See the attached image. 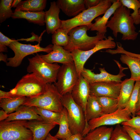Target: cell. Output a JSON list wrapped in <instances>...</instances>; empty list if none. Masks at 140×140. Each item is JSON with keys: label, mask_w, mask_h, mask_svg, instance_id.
I'll return each instance as SVG.
<instances>
[{"label": "cell", "mask_w": 140, "mask_h": 140, "mask_svg": "<svg viewBox=\"0 0 140 140\" xmlns=\"http://www.w3.org/2000/svg\"><path fill=\"white\" fill-rule=\"evenodd\" d=\"M130 10L122 5L118 8L108 21L107 26L113 31L114 36L117 38L118 33L122 34L123 40H134L138 33L136 32L133 19L130 15Z\"/></svg>", "instance_id": "cell-1"}, {"label": "cell", "mask_w": 140, "mask_h": 140, "mask_svg": "<svg viewBox=\"0 0 140 140\" xmlns=\"http://www.w3.org/2000/svg\"><path fill=\"white\" fill-rule=\"evenodd\" d=\"M47 87V83L37 75L27 74L22 77L15 88L8 92L9 96L35 97L44 93Z\"/></svg>", "instance_id": "cell-2"}, {"label": "cell", "mask_w": 140, "mask_h": 140, "mask_svg": "<svg viewBox=\"0 0 140 140\" xmlns=\"http://www.w3.org/2000/svg\"><path fill=\"white\" fill-rule=\"evenodd\" d=\"M89 30V27L86 25L76 27L70 29L68 33L69 38L68 43L67 46L63 47L64 48L71 52L76 49L87 51L94 48L99 41L106 38L105 34L97 32L95 36H88L87 31Z\"/></svg>", "instance_id": "cell-3"}, {"label": "cell", "mask_w": 140, "mask_h": 140, "mask_svg": "<svg viewBox=\"0 0 140 140\" xmlns=\"http://www.w3.org/2000/svg\"><path fill=\"white\" fill-rule=\"evenodd\" d=\"M115 1L101 0L96 6L86 9L71 19L62 20L60 28L69 31L72 28L81 25H86L89 27L92 23V21L99 16L104 14Z\"/></svg>", "instance_id": "cell-4"}, {"label": "cell", "mask_w": 140, "mask_h": 140, "mask_svg": "<svg viewBox=\"0 0 140 140\" xmlns=\"http://www.w3.org/2000/svg\"><path fill=\"white\" fill-rule=\"evenodd\" d=\"M62 96L54 84L47 83L44 93L36 97H27L26 101L22 105L37 107L61 113L64 108L61 101Z\"/></svg>", "instance_id": "cell-5"}, {"label": "cell", "mask_w": 140, "mask_h": 140, "mask_svg": "<svg viewBox=\"0 0 140 140\" xmlns=\"http://www.w3.org/2000/svg\"><path fill=\"white\" fill-rule=\"evenodd\" d=\"M62 105L67 109L69 128L72 135L82 134L86 125L84 112L82 108L73 99L71 93L62 96Z\"/></svg>", "instance_id": "cell-6"}, {"label": "cell", "mask_w": 140, "mask_h": 140, "mask_svg": "<svg viewBox=\"0 0 140 140\" xmlns=\"http://www.w3.org/2000/svg\"><path fill=\"white\" fill-rule=\"evenodd\" d=\"M28 72L35 74L47 83L56 82L57 74L61 67L59 65L56 63H47L38 53L31 58H28Z\"/></svg>", "instance_id": "cell-7"}, {"label": "cell", "mask_w": 140, "mask_h": 140, "mask_svg": "<svg viewBox=\"0 0 140 140\" xmlns=\"http://www.w3.org/2000/svg\"><path fill=\"white\" fill-rule=\"evenodd\" d=\"M27 121H0V140H32V132L25 126Z\"/></svg>", "instance_id": "cell-8"}, {"label": "cell", "mask_w": 140, "mask_h": 140, "mask_svg": "<svg viewBox=\"0 0 140 140\" xmlns=\"http://www.w3.org/2000/svg\"><path fill=\"white\" fill-rule=\"evenodd\" d=\"M40 42H39L37 45H32L21 44L17 40L14 39L9 47L13 51L15 55L12 57L8 58V61L6 63V65L16 67L21 64L24 58L28 55L40 52L48 54L52 51L53 45L50 44L45 47H43L40 46Z\"/></svg>", "instance_id": "cell-9"}, {"label": "cell", "mask_w": 140, "mask_h": 140, "mask_svg": "<svg viewBox=\"0 0 140 140\" xmlns=\"http://www.w3.org/2000/svg\"><path fill=\"white\" fill-rule=\"evenodd\" d=\"M74 62L62 64L58 72L54 85L62 95L71 93L79 78Z\"/></svg>", "instance_id": "cell-10"}, {"label": "cell", "mask_w": 140, "mask_h": 140, "mask_svg": "<svg viewBox=\"0 0 140 140\" xmlns=\"http://www.w3.org/2000/svg\"><path fill=\"white\" fill-rule=\"evenodd\" d=\"M131 115L125 108H119L114 112L103 114L88 122L82 134V136L84 137L90 131L100 127L121 124L131 118Z\"/></svg>", "instance_id": "cell-11"}, {"label": "cell", "mask_w": 140, "mask_h": 140, "mask_svg": "<svg viewBox=\"0 0 140 140\" xmlns=\"http://www.w3.org/2000/svg\"><path fill=\"white\" fill-rule=\"evenodd\" d=\"M114 40L112 37L109 36L105 40L102 39L98 41L95 47L90 50L83 51L76 49L71 51V52L79 77L81 75L86 62L93 54L101 50L111 49L116 47V44Z\"/></svg>", "instance_id": "cell-12"}, {"label": "cell", "mask_w": 140, "mask_h": 140, "mask_svg": "<svg viewBox=\"0 0 140 140\" xmlns=\"http://www.w3.org/2000/svg\"><path fill=\"white\" fill-rule=\"evenodd\" d=\"M118 66L119 69V73L117 75H114L109 73L104 68H99L100 71L99 74H95L89 69L84 68L81 75L90 84L97 82L107 81H116L122 83V78L126 75L123 73L124 70L128 69L123 67L119 62L114 60Z\"/></svg>", "instance_id": "cell-13"}, {"label": "cell", "mask_w": 140, "mask_h": 140, "mask_svg": "<svg viewBox=\"0 0 140 140\" xmlns=\"http://www.w3.org/2000/svg\"><path fill=\"white\" fill-rule=\"evenodd\" d=\"M122 83L107 81L90 84V94L96 97L106 96L117 99Z\"/></svg>", "instance_id": "cell-14"}, {"label": "cell", "mask_w": 140, "mask_h": 140, "mask_svg": "<svg viewBox=\"0 0 140 140\" xmlns=\"http://www.w3.org/2000/svg\"><path fill=\"white\" fill-rule=\"evenodd\" d=\"M90 93V83L81 75L71 94L75 102L82 108L85 115Z\"/></svg>", "instance_id": "cell-15"}, {"label": "cell", "mask_w": 140, "mask_h": 140, "mask_svg": "<svg viewBox=\"0 0 140 140\" xmlns=\"http://www.w3.org/2000/svg\"><path fill=\"white\" fill-rule=\"evenodd\" d=\"M45 62L50 64L59 63L67 64L74 62L71 52L65 50L63 47L53 45V50L50 53L46 55H40Z\"/></svg>", "instance_id": "cell-16"}, {"label": "cell", "mask_w": 140, "mask_h": 140, "mask_svg": "<svg viewBox=\"0 0 140 140\" xmlns=\"http://www.w3.org/2000/svg\"><path fill=\"white\" fill-rule=\"evenodd\" d=\"M56 125L55 124L47 123L43 121L37 120L27 121L25 127L32 132V140H44L49 132Z\"/></svg>", "instance_id": "cell-17"}, {"label": "cell", "mask_w": 140, "mask_h": 140, "mask_svg": "<svg viewBox=\"0 0 140 140\" xmlns=\"http://www.w3.org/2000/svg\"><path fill=\"white\" fill-rule=\"evenodd\" d=\"M60 9L56 2L53 1L51 2L49 9L45 12L44 19L46 31L48 34H53L61 26L62 20L59 17Z\"/></svg>", "instance_id": "cell-18"}, {"label": "cell", "mask_w": 140, "mask_h": 140, "mask_svg": "<svg viewBox=\"0 0 140 140\" xmlns=\"http://www.w3.org/2000/svg\"><path fill=\"white\" fill-rule=\"evenodd\" d=\"M122 5L120 0H115L102 17H97L94 19L95 22L89 27V30L96 31L100 34H105L107 32V24L109 19L116 10Z\"/></svg>", "instance_id": "cell-19"}, {"label": "cell", "mask_w": 140, "mask_h": 140, "mask_svg": "<svg viewBox=\"0 0 140 140\" xmlns=\"http://www.w3.org/2000/svg\"><path fill=\"white\" fill-rule=\"evenodd\" d=\"M57 6L67 16L75 17L86 9L84 0H58Z\"/></svg>", "instance_id": "cell-20"}, {"label": "cell", "mask_w": 140, "mask_h": 140, "mask_svg": "<svg viewBox=\"0 0 140 140\" xmlns=\"http://www.w3.org/2000/svg\"><path fill=\"white\" fill-rule=\"evenodd\" d=\"M43 121L41 117L34 111L33 107L20 106L15 112L9 114L5 121L16 120Z\"/></svg>", "instance_id": "cell-21"}, {"label": "cell", "mask_w": 140, "mask_h": 140, "mask_svg": "<svg viewBox=\"0 0 140 140\" xmlns=\"http://www.w3.org/2000/svg\"><path fill=\"white\" fill-rule=\"evenodd\" d=\"M103 114L101 107L97 100L96 97L90 94L88 99L85 114L86 127L89 121Z\"/></svg>", "instance_id": "cell-22"}, {"label": "cell", "mask_w": 140, "mask_h": 140, "mask_svg": "<svg viewBox=\"0 0 140 140\" xmlns=\"http://www.w3.org/2000/svg\"><path fill=\"white\" fill-rule=\"evenodd\" d=\"M135 81L130 78L122 81L120 94L117 98L118 108H123L126 107L133 92Z\"/></svg>", "instance_id": "cell-23"}, {"label": "cell", "mask_w": 140, "mask_h": 140, "mask_svg": "<svg viewBox=\"0 0 140 140\" xmlns=\"http://www.w3.org/2000/svg\"><path fill=\"white\" fill-rule=\"evenodd\" d=\"M45 13L44 11L38 12L16 11L13 12L11 17L14 19H25L30 23L41 26L45 24Z\"/></svg>", "instance_id": "cell-24"}, {"label": "cell", "mask_w": 140, "mask_h": 140, "mask_svg": "<svg viewBox=\"0 0 140 140\" xmlns=\"http://www.w3.org/2000/svg\"><path fill=\"white\" fill-rule=\"evenodd\" d=\"M46 3V0H27L22 1L14 11L41 12L45 9Z\"/></svg>", "instance_id": "cell-25"}, {"label": "cell", "mask_w": 140, "mask_h": 140, "mask_svg": "<svg viewBox=\"0 0 140 140\" xmlns=\"http://www.w3.org/2000/svg\"><path fill=\"white\" fill-rule=\"evenodd\" d=\"M27 97H9L0 99V107L8 114L16 111L25 102Z\"/></svg>", "instance_id": "cell-26"}, {"label": "cell", "mask_w": 140, "mask_h": 140, "mask_svg": "<svg viewBox=\"0 0 140 140\" xmlns=\"http://www.w3.org/2000/svg\"><path fill=\"white\" fill-rule=\"evenodd\" d=\"M120 60L123 63L127 65L131 73L130 78L135 81H140V61L139 59L128 55L122 54Z\"/></svg>", "instance_id": "cell-27"}, {"label": "cell", "mask_w": 140, "mask_h": 140, "mask_svg": "<svg viewBox=\"0 0 140 140\" xmlns=\"http://www.w3.org/2000/svg\"><path fill=\"white\" fill-rule=\"evenodd\" d=\"M113 129L106 126L100 127L90 131L82 140H109Z\"/></svg>", "instance_id": "cell-28"}, {"label": "cell", "mask_w": 140, "mask_h": 140, "mask_svg": "<svg viewBox=\"0 0 140 140\" xmlns=\"http://www.w3.org/2000/svg\"><path fill=\"white\" fill-rule=\"evenodd\" d=\"M61 114L59 129L55 136L62 140L69 138L72 134L70 129L67 111L65 108L64 107Z\"/></svg>", "instance_id": "cell-29"}, {"label": "cell", "mask_w": 140, "mask_h": 140, "mask_svg": "<svg viewBox=\"0 0 140 140\" xmlns=\"http://www.w3.org/2000/svg\"><path fill=\"white\" fill-rule=\"evenodd\" d=\"M36 112L45 122L49 124L59 125L61 113L38 107H33Z\"/></svg>", "instance_id": "cell-30"}, {"label": "cell", "mask_w": 140, "mask_h": 140, "mask_svg": "<svg viewBox=\"0 0 140 140\" xmlns=\"http://www.w3.org/2000/svg\"><path fill=\"white\" fill-rule=\"evenodd\" d=\"M96 98L103 114L114 112L118 109V99L106 96L96 97Z\"/></svg>", "instance_id": "cell-31"}, {"label": "cell", "mask_w": 140, "mask_h": 140, "mask_svg": "<svg viewBox=\"0 0 140 140\" xmlns=\"http://www.w3.org/2000/svg\"><path fill=\"white\" fill-rule=\"evenodd\" d=\"M69 31L66 29L60 28L52 35V43L63 47L67 46L69 42Z\"/></svg>", "instance_id": "cell-32"}, {"label": "cell", "mask_w": 140, "mask_h": 140, "mask_svg": "<svg viewBox=\"0 0 140 140\" xmlns=\"http://www.w3.org/2000/svg\"><path fill=\"white\" fill-rule=\"evenodd\" d=\"M122 4L128 8L133 10L130 15L133 19L134 24H140V16L139 13L140 9V3L137 0H120Z\"/></svg>", "instance_id": "cell-33"}, {"label": "cell", "mask_w": 140, "mask_h": 140, "mask_svg": "<svg viewBox=\"0 0 140 140\" xmlns=\"http://www.w3.org/2000/svg\"><path fill=\"white\" fill-rule=\"evenodd\" d=\"M140 87V81H136L132 94L125 107L132 116L136 115V107L138 100Z\"/></svg>", "instance_id": "cell-34"}, {"label": "cell", "mask_w": 140, "mask_h": 140, "mask_svg": "<svg viewBox=\"0 0 140 140\" xmlns=\"http://www.w3.org/2000/svg\"><path fill=\"white\" fill-rule=\"evenodd\" d=\"M13 0H1L0 2V22L2 23L11 16L13 13L11 10Z\"/></svg>", "instance_id": "cell-35"}, {"label": "cell", "mask_w": 140, "mask_h": 140, "mask_svg": "<svg viewBox=\"0 0 140 140\" xmlns=\"http://www.w3.org/2000/svg\"><path fill=\"white\" fill-rule=\"evenodd\" d=\"M109 140H133L129 134L120 124L113 129Z\"/></svg>", "instance_id": "cell-36"}, {"label": "cell", "mask_w": 140, "mask_h": 140, "mask_svg": "<svg viewBox=\"0 0 140 140\" xmlns=\"http://www.w3.org/2000/svg\"><path fill=\"white\" fill-rule=\"evenodd\" d=\"M122 125L128 126L136 133L140 134V116H133L127 121L122 122Z\"/></svg>", "instance_id": "cell-37"}, {"label": "cell", "mask_w": 140, "mask_h": 140, "mask_svg": "<svg viewBox=\"0 0 140 140\" xmlns=\"http://www.w3.org/2000/svg\"><path fill=\"white\" fill-rule=\"evenodd\" d=\"M116 44L117 48L115 50H112L111 51L112 54L117 53L125 54L140 59V54L134 53L126 51L122 47L121 44H119L118 43H117Z\"/></svg>", "instance_id": "cell-38"}, {"label": "cell", "mask_w": 140, "mask_h": 140, "mask_svg": "<svg viewBox=\"0 0 140 140\" xmlns=\"http://www.w3.org/2000/svg\"><path fill=\"white\" fill-rule=\"evenodd\" d=\"M46 30H44L41 34V36H38L37 35L35 34L33 32L31 33V34L32 35V36L29 38H21L20 39H17L18 41H25L26 42L30 41L31 42H34V41H38V42H40L41 40V37L43 34L45 32Z\"/></svg>", "instance_id": "cell-39"}, {"label": "cell", "mask_w": 140, "mask_h": 140, "mask_svg": "<svg viewBox=\"0 0 140 140\" xmlns=\"http://www.w3.org/2000/svg\"><path fill=\"white\" fill-rule=\"evenodd\" d=\"M14 39V38L10 39L8 38L0 32V45L9 47Z\"/></svg>", "instance_id": "cell-40"}, {"label": "cell", "mask_w": 140, "mask_h": 140, "mask_svg": "<svg viewBox=\"0 0 140 140\" xmlns=\"http://www.w3.org/2000/svg\"><path fill=\"white\" fill-rule=\"evenodd\" d=\"M122 126L129 134L133 140H140V134L136 133L131 128L128 126Z\"/></svg>", "instance_id": "cell-41"}, {"label": "cell", "mask_w": 140, "mask_h": 140, "mask_svg": "<svg viewBox=\"0 0 140 140\" xmlns=\"http://www.w3.org/2000/svg\"><path fill=\"white\" fill-rule=\"evenodd\" d=\"M101 0H84L86 9L94 7L100 3Z\"/></svg>", "instance_id": "cell-42"}, {"label": "cell", "mask_w": 140, "mask_h": 140, "mask_svg": "<svg viewBox=\"0 0 140 140\" xmlns=\"http://www.w3.org/2000/svg\"><path fill=\"white\" fill-rule=\"evenodd\" d=\"M83 137L81 134L78 133L72 135L69 138L62 140H82Z\"/></svg>", "instance_id": "cell-43"}, {"label": "cell", "mask_w": 140, "mask_h": 140, "mask_svg": "<svg viewBox=\"0 0 140 140\" xmlns=\"http://www.w3.org/2000/svg\"><path fill=\"white\" fill-rule=\"evenodd\" d=\"M8 114L3 110L1 109L0 110V121H4L5 120L8 116Z\"/></svg>", "instance_id": "cell-44"}, {"label": "cell", "mask_w": 140, "mask_h": 140, "mask_svg": "<svg viewBox=\"0 0 140 140\" xmlns=\"http://www.w3.org/2000/svg\"><path fill=\"white\" fill-rule=\"evenodd\" d=\"M139 110H140V87L139 91L138 100L136 107V113Z\"/></svg>", "instance_id": "cell-45"}, {"label": "cell", "mask_w": 140, "mask_h": 140, "mask_svg": "<svg viewBox=\"0 0 140 140\" xmlns=\"http://www.w3.org/2000/svg\"><path fill=\"white\" fill-rule=\"evenodd\" d=\"M9 97L8 92H6L0 90V99Z\"/></svg>", "instance_id": "cell-46"}, {"label": "cell", "mask_w": 140, "mask_h": 140, "mask_svg": "<svg viewBox=\"0 0 140 140\" xmlns=\"http://www.w3.org/2000/svg\"><path fill=\"white\" fill-rule=\"evenodd\" d=\"M7 56L6 54H3L2 52L0 53V61H3L6 63L7 62Z\"/></svg>", "instance_id": "cell-47"}, {"label": "cell", "mask_w": 140, "mask_h": 140, "mask_svg": "<svg viewBox=\"0 0 140 140\" xmlns=\"http://www.w3.org/2000/svg\"><path fill=\"white\" fill-rule=\"evenodd\" d=\"M44 140H59L55 136H53L49 133L46 138Z\"/></svg>", "instance_id": "cell-48"}, {"label": "cell", "mask_w": 140, "mask_h": 140, "mask_svg": "<svg viewBox=\"0 0 140 140\" xmlns=\"http://www.w3.org/2000/svg\"><path fill=\"white\" fill-rule=\"evenodd\" d=\"M22 1L21 0H14L12 3V8H16L20 3Z\"/></svg>", "instance_id": "cell-49"}, {"label": "cell", "mask_w": 140, "mask_h": 140, "mask_svg": "<svg viewBox=\"0 0 140 140\" xmlns=\"http://www.w3.org/2000/svg\"><path fill=\"white\" fill-rule=\"evenodd\" d=\"M7 48L6 46L0 45V52H2L6 51Z\"/></svg>", "instance_id": "cell-50"}, {"label": "cell", "mask_w": 140, "mask_h": 140, "mask_svg": "<svg viewBox=\"0 0 140 140\" xmlns=\"http://www.w3.org/2000/svg\"><path fill=\"white\" fill-rule=\"evenodd\" d=\"M136 115L140 116V110L136 113Z\"/></svg>", "instance_id": "cell-51"}, {"label": "cell", "mask_w": 140, "mask_h": 140, "mask_svg": "<svg viewBox=\"0 0 140 140\" xmlns=\"http://www.w3.org/2000/svg\"><path fill=\"white\" fill-rule=\"evenodd\" d=\"M139 13L140 16V9L139 10Z\"/></svg>", "instance_id": "cell-52"}, {"label": "cell", "mask_w": 140, "mask_h": 140, "mask_svg": "<svg viewBox=\"0 0 140 140\" xmlns=\"http://www.w3.org/2000/svg\"><path fill=\"white\" fill-rule=\"evenodd\" d=\"M139 2L140 3V0H139Z\"/></svg>", "instance_id": "cell-53"}, {"label": "cell", "mask_w": 140, "mask_h": 140, "mask_svg": "<svg viewBox=\"0 0 140 140\" xmlns=\"http://www.w3.org/2000/svg\"><path fill=\"white\" fill-rule=\"evenodd\" d=\"M139 59V60H140V59Z\"/></svg>", "instance_id": "cell-54"}]
</instances>
